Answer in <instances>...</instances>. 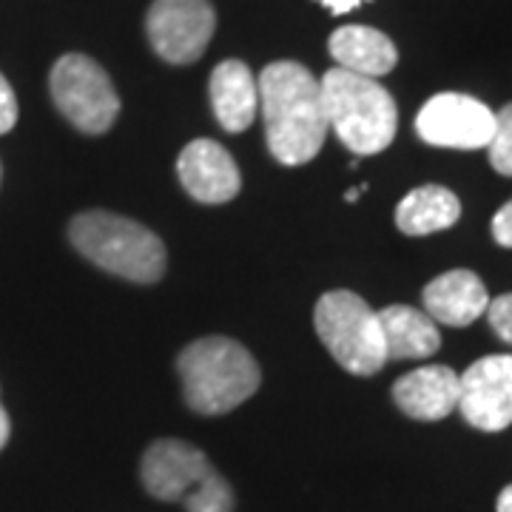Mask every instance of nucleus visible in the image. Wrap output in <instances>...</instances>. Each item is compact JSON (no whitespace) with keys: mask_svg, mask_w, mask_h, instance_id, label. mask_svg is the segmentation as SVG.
<instances>
[{"mask_svg":"<svg viewBox=\"0 0 512 512\" xmlns=\"http://www.w3.org/2000/svg\"><path fill=\"white\" fill-rule=\"evenodd\" d=\"M322 6H328L333 15H348V12H353L356 6H362L365 0H319Z\"/></svg>","mask_w":512,"mask_h":512,"instance_id":"4be33fe9","label":"nucleus"},{"mask_svg":"<svg viewBox=\"0 0 512 512\" xmlns=\"http://www.w3.org/2000/svg\"><path fill=\"white\" fill-rule=\"evenodd\" d=\"M18 123V97L12 92L9 80L0 74V134L12 131Z\"/></svg>","mask_w":512,"mask_h":512,"instance_id":"aec40b11","label":"nucleus"},{"mask_svg":"<svg viewBox=\"0 0 512 512\" xmlns=\"http://www.w3.org/2000/svg\"><path fill=\"white\" fill-rule=\"evenodd\" d=\"M458 373L444 365L410 370L393 384V399L410 419L439 421L458 410Z\"/></svg>","mask_w":512,"mask_h":512,"instance_id":"ddd939ff","label":"nucleus"},{"mask_svg":"<svg viewBox=\"0 0 512 512\" xmlns=\"http://www.w3.org/2000/svg\"><path fill=\"white\" fill-rule=\"evenodd\" d=\"M461 217V202L444 185H421L410 191L396 208V225L407 237H427L447 231Z\"/></svg>","mask_w":512,"mask_h":512,"instance_id":"f3484780","label":"nucleus"},{"mask_svg":"<svg viewBox=\"0 0 512 512\" xmlns=\"http://www.w3.org/2000/svg\"><path fill=\"white\" fill-rule=\"evenodd\" d=\"M416 131L436 148H487L495 131V111L470 94L444 92L430 97L416 117Z\"/></svg>","mask_w":512,"mask_h":512,"instance_id":"1a4fd4ad","label":"nucleus"},{"mask_svg":"<svg viewBox=\"0 0 512 512\" xmlns=\"http://www.w3.org/2000/svg\"><path fill=\"white\" fill-rule=\"evenodd\" d=\"M183 396L202 416H222L248 402L259 390L262 373L254 356L234 339L205 336L191 342L177 359Z\"/></svg>","mask_w":512,"mask_h":512,"instance_id":"f03ea898","label":"nucleus"},{"mask_svg":"<svg viewBox=\"0 0 512 512\" xmlns=\"http://www.w3.org/2000/svg\"><path fill=\"white\" fill-rule=\"evenodd\" d=\"M214 29L217 15L208 0H154L148 9V40L154 52L174 66L200 60Z\"/></svg>","mask_w":512,"mask_h":512,"instance_id":"6e6552de","label":"nucleus"},{"mask_svg":"<svg viewBox=\"0 0 512 512\" xmlns=\"http://www.w3.org/2000/svg\"><path fill=\"white\" fill-rule=\"evenodd\" d=\"M0 177H3V168H0Z\"/></svg>","mask_w":512,"mask_h":512,"instance_id":"a878e982","label":"nucleus"},{"mask_svg":"<svg viewBox=\"0 0 512 512\" xmlns=\"http://www.w3.org/2000/svg\"><path fill=\"white\" fill-rule=\"evenodd\" d=\"M9 433H12V424H9V416H6L3 404H0V450L6 447V441H9Z\"/></svg>","mask_w":512,"mask_h":512,"instance_id":"5701e85b","label":"nucleus"},{"mask_svg":"<svg viewBox=\"0 0 512 512\" xmlns=\"http://www.w3.org/2000/svg\"><path fill=\"white\" fill-rule=\"evenodd\" d=\"M493 237L501 248H512V200L504 202L493 217Z\"/></svg>","mask_w":512,"mask_h":512,"instance_id":"412c9836","label":"nucleus"},{"mask_svg":"<svg viewBox=\"0 0 512 512\" xmlns=\"http://www.w3.org/2000/svg\"><path fill=\"white\" fill-rule=\"evenodd\" d=\"M256 86L265 140L276 163H311L330 131L319 80L302 63L279 60L262 69Z\"/></svg>","mask_w":512,"mask_h":512,"instance_id":"f257e3e1","label":"nucleus"},{"mask_svg":"<svg viewBox=\"0 0 512 512\" xmlns=\"http://www.w3.org/2000/svg\"><path fill=\"white\" fill-rule=\"evenodd\" d=\"M421 299H424V313L433 322L450 325V328L473 325L478 316L487 313V305H490V293L484 288V282L464 268L436 276L424 288Z\"/></svg>","mask_w":512,"mask_h":512,"instance_id":"f8f14e48","label":"nucleus"},{"mask_svg":"<svg viewBox=\"0 0 512 512\" xmlns=\"http://www.w3.org/2000/svg\"><path fill=\"white\" fill-rule=\"evenodd\" d=\"M365 188H367V185H359V188H353V191H348V194H345V200L356 202L359 197H362V194H365Z\"/></svg>","mask_w":512,"mask_h":512,"instance_id":"393cba45","label":"nucleus"},{"mask_svg":"<svg viewBox=\"0 0 512 512\" xmlns=\"http://www.w3.org/2000/svg\"><path fill=\"white\" fill-rule=\"evenodd\" d=\"M313 322L330 356L353 376H373L387 365L379 313L359 293H325L316 302Z\"/></svg>","mask_w":512,"mask_h":512,"instance_id":"423d86ee","label":"nucleus"},{"mask_svg":"<svg viewBox=\"0 0 512 512\" xmlns=\"http://www.w3.org/2000/svg\"><path fill=\"white\" fill-rule=\"evenodd\" d=\"M143 484L160 501H180L188 512H234V490L202 450L180 439L154 441L143 456Z\"/></svg>","mask_w":512,"mask_h":512,"instance_id":"39448f33","label":"nucleus"},{"mask_svg":"<svg viewBox=\"0 0 512 512\" xmlns=\"http://www.w3.org/2000/svg\"><path fill=\"white\" fill-rule=\"evenodd\" d=\"M487 148H490V163L495 171L512 177V103L495 111V131Z\"/></svg>","mask_w":512,"mask_h":512,"instance_id":"a211bd4d","label":"nucleus"},{"mask_svg":"<svg viewBox=\"0 0 512 512\" xmlns=\"http://www.w3.org/2000/svg\"><path fill=\"white\" fill-rule=\"evenodd\" d=\"M387 362L390 359H427L441 348L439 325L410 305H390L379 311Z\"/></svg>","mask_w":512,"mask_h":512,"instance_id":"dca6fc26","label":"nucleus"},{"mask_svg":"<svg viewBox=\"0 0 512 512\" xmlns=\"http://www.w3.org/2000/svg\"><path fill=\"white\" fill-rule=\"evenodd\" d=\"M49 89L60 114L83 134H106L120 114L114 83L92 57H60L49 77Z\"/></svg>","mask_w":512,"mask_h":512,"instance_id":"0eeeda50","label":"nucleus"},{"mask_svg":"<svg viewBox=\"0 0 512 512\" xmlns=\"http://www.w3.org/2000/svg\"><path fill=\"white\" fill-rule=\"evenodd\" d=\"M487 319H490V328L495 330V336L512 345V293H501L498 299L487 305Z\"/></svg>","mask_w":512,"mask_h":512,"instance_id":"6ab92c4d","label":"nucleus"},{"mask_svg":"<svg viewBox=\"0 0 512 512\" xmlns=\"http://www.w3.org/2000/svg\"><path fill=\"white\" fill-rule=\"evenodd\" d=\"M328 49L339 69H348L362 77H382L390 74L399 63V52L393 40L370 26H342L328 40Z\"/></svg>","mask_w":512,"mask_h":512,"instance_id":"2eb2a0df","label":"nucleus"},{"mask_svg":"<svg viewBox=\"0 0 512 512\" xmlns=\"http://www.w3.org/2000/svg\"><path fill=\"white\" fill-rule=\"evenodd\" d=\"M498 512H512V484L498 495Z\"/></svg>","mask_w":512,"mask_h":512,"instance_id":"b1692460","label":"nucleus"},{"mask_svg":"<svg viewBox=\"0 0 512 512\" xmlns=\"http://www.w3.org/2000/svg\"><path fill=\"white\" fill-rule=\"evenodd\" d=\"M319 89L328 128H333L342 146L359 157H370L393 143L399 109L382 83L336 66L319 80Z\"/></svg>","mask_w":512,"mask_h":512,"instance_id":"7ed1b4c3","label":"nucleus"},{"mask_svg":"<svg viewBox=\"0 0 512 512\" xmlns=\"http://www.w3.org/2000/svg\"><path fill=\"white\" fill-rule=\"evenodd\" d=\"M72 245L94 262L97 268L128 282L151 285L165 274L163 239L146 225L109 214V211H86L77 214L69 225Z\"/></svg>","mask_w":512,"mask_h":512,"instance_id":"20e7f679","label":"nucleus"},{"mask_svg":"<svg viewBox=\"0 0 512 512\" xmlns=\"http://www.w3.org/2000/svg\"><path fill=\"white\" fill-rule=\"evenodd\" d=\"M177 174L183 188L197 202L222 205L231 202L242 188L234 157L214 140H194L183 148L177 160Z\"/></svg>","mask_w":512,"mask_h":512,"instance_id":"9b49d317","label":"nucleus"},{"mask_svg":"<svg viewBox=\"0 0 512 512\" xmlns=\"http://www.w3.org/2000/svg\"><path fill=\"white\" fill-rule=\"evenodd\" d=\"M458 410L467 424L501 433L512 424V356H484L458 376Z\"/></svg>","mask_w":512,"mask_h":512,"instance_id":"9d476101","label":"nucleus"},{"mask_svg":"<svg viewBox=\"0 0 512 512\" xmlns=\"http://www.w3.org/2000/svg\"><path fill=\"white\" fill-rule=\"evenodd\" d=\"M211 106L217 123L231 134H239L254 123L259 106V86L254 72L242 60H222L208 80Z\"/></svg>","mask_w":512,"mask_h":512,"instance_id":"4468645a","label":"nucleus"}]
</instances>
